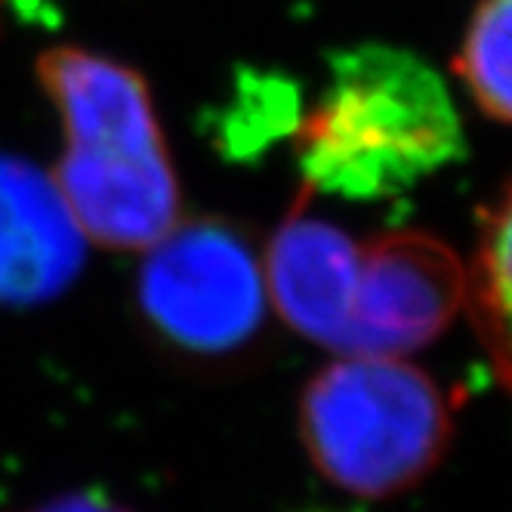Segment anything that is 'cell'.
<instances>
[{
    "instance_id": "6da1fadb",
    "label": "cell",
    "mask_w": 512,
    "mask_h": 512,
    "mask_svg": "<svg viewBox=\"0 0 512 512\" xmlns=\"http://www.w3.org/2000/svg\"><path fill=\"white\" fill-rule=\"evenodd\" d=\"M65 149L50 173L81 235L108 250H149L182 219V189L139 71L71 44L38 56Z\"/></svg>"
},
{
    "instance_id": "7a4b0ae2",
    "label": "cell",
    "mask_w": 512,
    "mask_h": 512,
    "mask_svg": "<svg viewBox=\"0 0 512 512\" xmlns=\"http://www.w3.org/2000/svg\"><path fill=\"white\" fill-rule=\"evenodd\" d=\"M309 195L377 201L408 192L463 152L445 81L414 53L364 44L331 59L318 102L294 127Z\"/></svg>"
},
{
    "instance_id": "3957f363",
    "label": "cell",
    "mask_w": 512,
    "mask_h": 512,
    "mask_svg": "<svg viewBox=\"0 0 512 512\" xmlns=\"http://www.w3.org/2000/svg\"><path fill=\"white\" fill-rule=\"evenodd\" d=\"M300 438L334 488L383 500L420 485L451 448L448 398L405 358H337L300 398Z\"/></svg>"
},
{
    "instance_id": "277c9868",
    "label": "cell",
    "mask_w": 512,
    "mask_h": 512,
    "mask_svg": "<svg viewBox=\"0 0 512 512\" xmlns=\"http://www.w3.org/2000/svg\"><path fill=\"white\" fill-rule=\"evenodd\" d=\"M142 253L136 300L158 337L219 358L260 334L269 306L263 260L238 226L213 216L179 219Z\"/></svg>"
},
{
    "instance_id": "5b68a950",
    "label": "cell",
    "mask_w": 512,
    "mask_h": 512,
    "mask_svg": "<svg viewBox=\"0 0 512 512\" xmlns=\"http://www.w3.org/2000/svg\"><path fill=\"white\" fill-rule=\"evenodd\" d=\"M463 294L466 263L442 238L417 229L364 238L337 358H408L448 331Z\"/></svg>"
},
{
    "instance_id": "8992f818",
    "label": "cell",
    "mask_w": 512,
    "mask_h": 512,
    "mask_svg": "<svg viewBox=\"0 0 512 512\" xmlns=\"http://www.w3.org/2000/svg\"><path fill=\"white\" fill-rule=\"evenodd\" d=\"M87 238L47 170L0 152V306H41L78 281Z\"/></svg>"
},
{
    "instance_id": "52a82bcc",
    "label": "cell",
    "mask_w": 512,
    "mask_h": 512,
    "mask_svg": "<svg viewBox=\"0 0 512 512\" xmlns=\"http://www.w3.org/2000/svg\"><path fill=\"white\" fill-rule=\"evenodd\" d=\"M361 241L306 210V195L269 238L263 278L269 306L300 337L331 349L343 346Z\"/></svg>"
},
{
    "instance_id": "ba28073f",
    "label": "cell",
    "mask_w": 512,
    "mask_h": 512,
    "mask_svg": "<svg viewBox=\"0 0 512 512\" xmlns=\"http://www.w3.org/2000/svg\"><path fill=\"white\" fill-rule=\"evenodd\" d=\"M463 309L494 377L512 389V186L485 213L479 244L466 263Z\"/></svg>"
},
{
    "instance_id": "9c48e42d",
    "label": "cell",
    "mask_w": 512,
    "mask_h": 512,
    "mask_svg": "<svg viewBox=\"0 0 512 512\" xmlns=\"http://www.w3.org/2000/svg\"><path fill=\"white\" fill-rule=\"evenodd\" d=\"M454 71L488 118L512 124V0H482L475 7Z\"/></svg>"
},
{
    "instance_id": "30bf717a",
    "label": "cell",
    "mask_w": 512,
    "mask_h": 512,
    "mask_svg": "<svg viewBox=\"0 0 512 512\" xmlns=\"http://www.w3.org/2000/svg\"><path fill=\"white\" fill-rule=\"evenodd\" d=\"M28 512H133V509L121 506L118 500L105 497V494H96V491H75V494H59Z\"/></svg>"
},
{
    "instance_id": "8fae6325",
    "label": "cell",
    "mask_w": 512,
    "mask_h": 512,
    "mask_svg": "<svg viewBox=\"0 0 512 512\" xmlns=\"http://www.w3.org/2000/svg\"><path fill=\"white\" fill-rule=\"evenodd\" d=\"M0 25H4V0H0Z\"/></svg>"
}]
</instances>
